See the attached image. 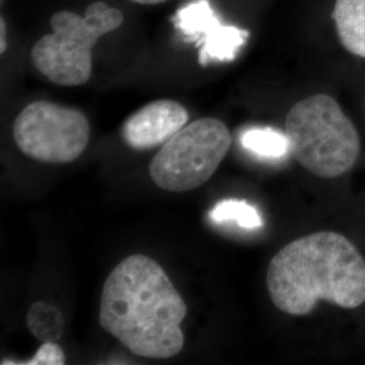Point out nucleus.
I'll return each mask as SVG.
<instances>
[{
    "label": "nucleus",
    "mask_w": 365,
    "mask_h": 365,
    "mask_svg": "<svg viewBox=\"0 0 365 365\" xmlns=\"http://www.w3.org/2000/svg\"><path fill=\"white\" fill-rule=\"evenodd\" d=\"M187 304L157 261L131 255L106 279L99 324L131 353L167 360L184 346Z\"/></svg>",
    "instance_id": "nucleus-1"
},
{
    "label": "nucleus",
    "mask_w": 365,
    "mask_h": 365,
    "mask_svg": "<svg viewBox=\"0 0 365 365\" xmlns=\"http://www.w3.org/2000/svg\"><path fill=\"white\" fill-rule=\"evenodd\" d=\"M267 288L276 309L294 317L312 313L318 300L357 309L365 303V259L336 232L304 235L272 257Z\"/></svg>",
    "instance_id": "nucleus-2"
},
{
    "label": "nucleus",
    "mask_w": 365,
    "mask_h": 365,
    "mask_svg": "<svg viewBox=\"0 0 365 365\" xmlns=\"http://www.w3.org/2000/svg\"><path fill=\"white\" fill-rule=\"evenodd\" d=\"M289 152L310 173L334 179L352 170L361 141L339 102L325 93L291 107L286 118Z\"/></svg>",
    "instance_id": "nucleus-3"
},
{
    "label": "nucleus",
    "mask_w": 365,
    "mask_h": 365,
    "mask_svg": "<svg viewBox=\"0 0 365 365\" xmlns=\"http://www.w3.org/2000/svg\"><path fill=\"white\" fill-rule=\"evenodd\" d=\"M123 19L122 11L102 0L91 3L84 16L58 11L51 19L52 33L33 46L31 61L57 86H83L91 78L92 49L98 39L117 30Z\"/></svg>",
    "instance_id": "nucleus-4"
},
{
    "label": "nucleus",
    "mask_w": 365,
    "mask_h": 365,
    "mask_svg": "<svg viewBox=\"0 0 365 365\" xmlns=\"http://www.w3.org/2000/svg\"><path fill=\"white\" fill-rule=\"evenodd\" d=\"M230 146L232 134L220 119H196L161 146L150 161V178L164 191H192L209 182Z\"/></svg>",
    "instance_id": "nucleus-5"
},
{
    "label": "nucleus",
    "mask_w": 365,
    "mask_h": 365,
    "mask_svg": "<svg viewBox=\"0 0 365 365\" xmlns=\"http://www.w3.org/2000/svg\"><path fill=\"white\" fill-rule=\"evenodd\" d=\"M14 141L27 157L45 164H68L84 153L91 126L76 108L37 101L15 118Z\"/></svg>",
    "instance_id": "nucleus-6"
},
{
    "label": "nucleus",
    "mask_w": 365,
    "mask_h": 365,
    "mask_svg": "<svg viewBox=\"0 0 365 365\" xmlns=\"http://www.w3.org/2000/svg\"><path fill=\"white\" fill-rule=\"evenodd\" d=\"M175 27L199 48V64L230 63L247 43L248 30L223 25L209 0H194L172 18Z\"/></svg>",
    "instance_id": "nucleus-7"
},
{
    "label": "nucleus",
    "mask_w": 365,
    "mask_h": 365,
    "mask_svg": "<svg viewBox=\"0 0 365 365\" xmlns=\"http://www.w3.org/2000/svg\"><path fill=\"white\" fill-rule=\"evenodd\" d=\"M188 120L190 114L179 102L155 101L126 119L122 128V138L131 149H153L170 141Z\"/></svg>",
    "instance_id": "nucleus-8"
},
{
    "label": "nucleus",
    "mask_w": 365,
    "mask_h": 365,
    "mask_svg": "<svg viewBox=\"0 0 365 365\" xmlns=\"http://www.w3.org/2000/svg\"><path fill=\"white\" fill-rule=\"evenodd\" d=\"M333 19L342 46L365 58V0H336Z\"/></svg>",
    "instance_id": "nucleus-9"
},
{
    "label": "nucleus",
    "mask_w": 365,
    "mask_h": 365,
    "mask_svg": "<svg viewBox=\"0 0 365 365\" xmlns=\"http://www.w3.org/2000/svg\"><path fill=\"white\" fill-rule=\"evenodd\" d=\"M240 143L255 156L264 160H280L289 152L287 134L274 128H250L241 133Z\"/></svg>",
    "instance_id": "nucleus-10"
},
{
    "label": "nucleus",
    "mask_w": 365,
    "mask_h": 365,
    "mask_svg": "<svg viewBox=\"0 0 365 365\" xmlns=\"http://www.w3.org/2000/svg\"><path fill=\"white\" fill-rule=\"evenodd\" d=\"M27 329L42 342H57L63 337L66 319L61 310L52 303L39 300L30 306L26 315Z\"/></svg>",
    "instance_id": "nucleus-11"
},
{
    "label": "nucleus",
    "mask_w": 365,
    "mask_h": 365,
    "mask_svg": "<svg viewBox=\"0 0 365 365\" xmlns=\"http://www.w3.org/2000/svg\"><path fill=\"white\" fill-rule=\"evenodd\" d=\"M211 221L215 223L235 222L242 229H259L262 226L260 212L250 206L247 200L226 199L215 205L210 212Z\"/></svg>",
    "instance_id": "nucleus-12"
},
{
    "label": "nucleus",
    "mask_w": 365,
    "mask_h": 365,
    "mask_svg": "<svg viewBox=\"0 0 365 365\" xmlns=\"http://www.w3.org/2000/svg\"><path fill=\"white\" fill-rule=\"evenodd\" d=\"M66 354L57 342H43L39 346L36 354L29 359L25 363L18 364L25 365H64L66 364Z\"/></svg>",
    "instance_id": "nucleus-13"
},
{
    "label": "nucleus",
    "mask_w": 365,
    "mask_h": 365,
    "mask_svg": "<svg viewBox=\"0 0 365 365\" xmlns=\"http://www.w3.org/2000/svg\"><path fill=\"white\" fill-rule=\"evenodd\" d=\"M7 42H6V21L0 18V53L6 52Z\"/></svg>",
    "instance_id": "nucleus-14"
},
{
    "label": "nucleus",
    "mask_w": 365,
    "mask_h": 365,
    "mask_svg": "<svg viewBox=\"0 0 365 365\" xmlns=\"http://www.w3.org/2000/svg\"><path fill=\"white\" fill-rule=\"evenodd\" d=\"M131 1L138 3V4H160V3H164L168 0H131Z\"/></svg>",
    "instance_id": "nucleus-15"
}]
</instances>
